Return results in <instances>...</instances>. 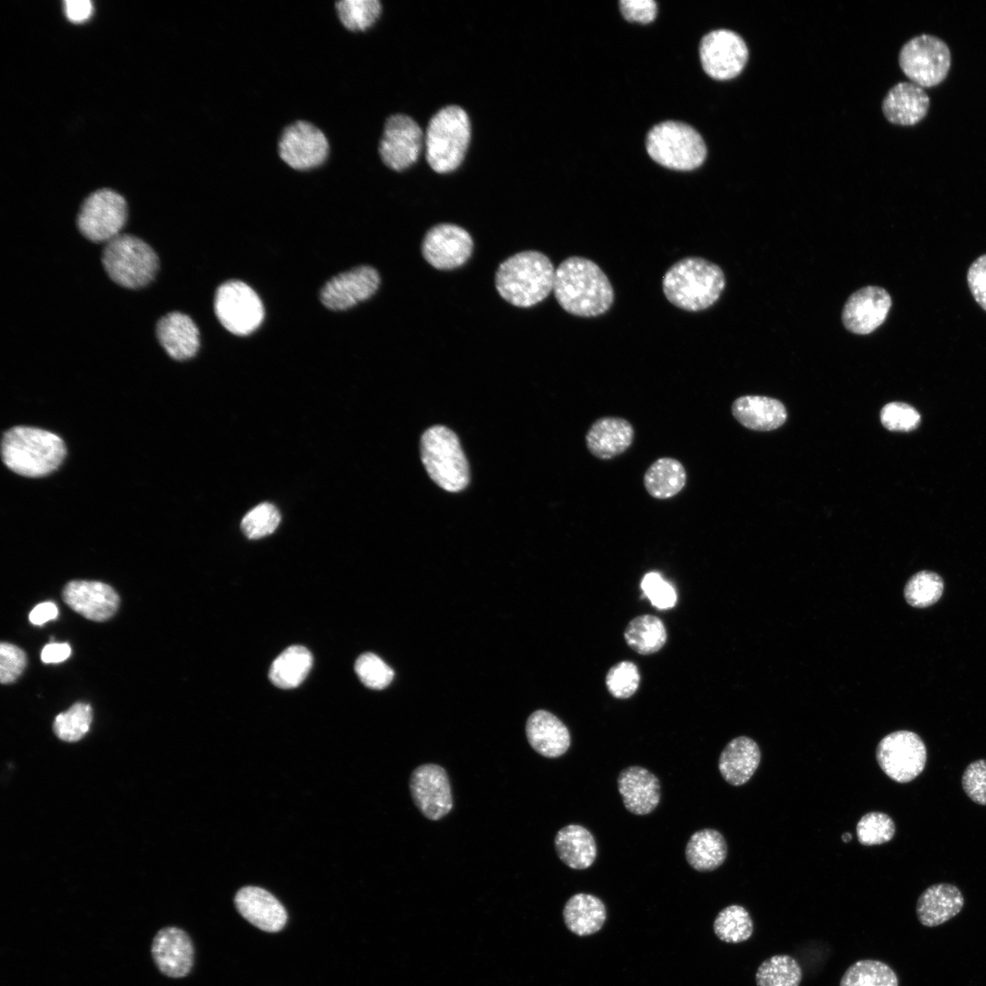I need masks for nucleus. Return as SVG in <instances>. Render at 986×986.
<instances>
[{"instance_id":"nucleus-1","label":"nucleus","mask_w":986,"mask_h":986,"mask_svg":"<svg viewBox=\"0 0 986 986\" xmlns=\"http://www.w3.org/2000/svg\"><path fill=\"white\" fill-rule=\"evenodd\" d=\"M554 296L568 313L593 318L610 309L614 303L613 286L602 268L589 258L573 256L556 268Z\"/></svg>"},{"instance_id":"nucleus-2","label":"nucleus","mask_w":986,"mask_h":986,"mask_svg":"<svg viewBox=\"0 0 986 986\" xmlns=\"http://www.w3.org/2000/svg\"><path fill=\"white\" fill-rule=\"evenodd\" d=\"M726 285L722 269L698 257H687L672 265L663 277L662 288L667 300L690 312L711 307Z\"/></svg>"},{"instance_id":"nucleus-3","label":"nucleus","mask_w":986,"mask_h":986,"mask_svg":"<svg viewBox=\"0 0 986 986\" xmlns=\"http://www.w3.org/2000/svg\"><path fill=\"white\" fill-rule=\"evenodd\" d=\"M554 267L540 251L517 253L498 267L496 288L509 303L521 308L532 307L553 291Z\"/></svg>"},{"instance_id":"nucleus-4","label":"nucleus","mask_w":986,"mask_h":986,"mask_svg":"<svg viewBox=\"0 0 986 986\" xmlns=\"http://www.w3.org/2000/svg\"><path fill=\"white\" fill-rule=\"evenodd\" d=\"M1 454L4 464L13 472L39 477L58 469L66 447L63 440L50 431L20 425L4 434Z\"/></svg>"},{"instance_id":"nucleus-5","label":"nucleus","mask_w":986,"mask_h":986,"mask_svg":"<svg viewBox=\"0 0 986 986\" xmlns=\"http://www.w3.org/2000/svg\"><path fill=\"white\" fill-rule=\"evenodd\" d=\"M470 121L460 107L441 109L430 120L425 136V156L436 173L456 170L464 160L470 141Z\"/></svg>"},{"instance_id":"nucleus-6","label":"nucleus","mask_w":986,"mask_h":986,"mask_svg":"<svg viewBox=\"0 0 986 986\" xmlns=\"http://www.w3.org/2000/svg\"><path fill=\"white\" fill-rule=\"evenodd\" d=\"M421 458L429 477L449 492L463 490L469 482L467 460L456 434L435 425L421 438Z\"/></svg>"},{"instance_id":"nucleus-7","label":"nucleus","mask_w":986,"mask_h":986,"mask_svg":"<svg viewBox=\"0 0 986 986\" xmlns=\"http://www.w3.org/2000/svg\"><path fill=\"white\" fill-rule=\"evenodd\" d=\"M645 147L655 162L677 171L694 170L707 156L701 135L691 126L675 121L655 125L646 135Z\"/></svg>"},{"instance_id":"nucleus-8","label":"nucleus","mask_w":986,"mask_h":986,"mask_svg":"<svg viewBox=\"0 0 986 986\" xmlns=\"http://www.w3.org/2000/svg\"><path fill=\"white\" fill-rule=\"evenodd\" d=\"M102 264L116 284L132 289L151 283L159 268L153 248L142 239L128 234H121L105 244Z\"/></svg>"},{"instance_id":"nucleus-9","label":"nucleus","mask_w":986,"mask_h":986,"mask_svg":"<svg viewBox=\"0 0 986 986\" xmlns=\"http://www.w3.org/2000/svg\"><path fill=\"white\" fill-rule=\"evenodd\" d=\"M280 160L291 170L299 173L315 171L326 164L330 154V143L326 133L316 124L297 120L288 124L278 140Z\"/></svg>"},{"instance_id":"nucleus-10","label":"nucleus","mask_w":986,"mask_h":986,"mask_svg":"<svg viewBox=\"0 0 986 986\" xmlns=\"http://www.w3.org/2000/svg\"><path fill=\"white\" fill-rule=\"evenodd\" d=\"M898 63L911 82L930 88L941 83L950 68L951 55L939 37L922 34L912 37L901 47Z\"/></svg>"},{"instance_id":"nucleus-11","label":"nucleus","mask_w":986,"mask_h":986,"mask_svg":"<svg viewBox=\"0 0 986 986\" xmlns=\"http://www.w3.org/2000/svg\"><path fill=\"white\" fill-rule=\"evenodd\" d=\"M214 308L220 323L237 336L254 332L261 325L265 313L257 292L236 279L226 281L218 287Z\"/></svg>"},{"instance_id":"nucleus-12","label":"nucleus","mask_w":986,"mask_h":986,"mask_svg":"<svg viewBox=\"0 0 986 986\" xmlns=\"http://www.w3.org/2000/svg\"><path fill=\"white\" fill-rule=\"evenodd\" d=\"M127 216L124 197L113 190L100 189L83 201L77 226L87 239L106 244L121 234Z\"/></svg>"},{"instance_id":"nucleus-13","label":"nucleus","mask_w":986,"mask_h":986,"mask_svg":"<svg viewBox=\"0 0 986 986\" xmlns=\"http://www.w3.org/2000/svg\"><path fill=\"white\" fill-rule=\"evenodd\" d=\"M882 771L893 781L906 783L925 769L927 748L923 740L910 730H897L885 736L876 750Z\"/></svg>"},{"instance_id":"nucleus-14","label":"nucleus","mask_w":986,"mask_h":986,"mask_svg":"<svg viewBox=\"0 0 986 986\" xmlns=\"http://www.w3.org/2000/svg\"><path fill=\"white\" fill-rule=\"evenodd\" d=\"M700 62L712 79L728 80L744 68L749 50L743 38L729 29H717L705 35L699 46Z\"/></svg>"},{"instance_id":"nucleus-15","label":"nucleus","mask_w":986,"mask_h":986,"mask_svg":"<svg viewBox=\"0 0 986 986\" xmlns=\"http://www.w3.org/2000/svg\"><path fill=\"white\" fill-rule=\"evenodd\" d=\"M423 142L424 135L419 125L406 115L394 114L383 125L378 153L386 167L401 172L416 162Z\"/></svg>"},{"instance_id":"nucleus-16","label":"nucleus","mask_w":986,"mask_h":986,"mask_svg":"<svg viewBox=\"0 0 986 986\" xmlns=\"http://www.w3.org/2000/svg\"><path fill=\"white\" fill-rule=\"evenodd\" d=\"M413 801L424 816L436 821L453 807L451 787L446 771L428 763L414 770L409 781Z\"/></svg>"},{"instance_id":"nucleus-17","label":"nucleus","mask_w":986,"mask_h":986,"mask_svg":"<svg viewBox=\"0 0 986 986\" xmlns=\"http://www.w3.org/2000/svg\"><path fill=\"white\" fill-rule=\"evenodd\" d=\"M473 246V239L467 230L453 224H439L425 234L422 254L435 268L453 269L467 261Z\"/></svg>"},{"instance_id":"nucleus-18","label":"nucleus","mask_w":986,"mask_h":986,"mask_svg":"<svg viewBox=\"0 0 986 986\" xmlns=\"http://www.w3.org/2000/svg\"><path fill=\"white\" fill-rule=\"evenodd\" d=\"M380 276L370 266H360L331 278L320 291L322 304L332 310H345L371 298L378 289Z\"/></svg>"},{"instance_id":"nucleus-19","label":"nucleus","mask_w":986,"mask_h":986,"mask_svg":"<svg viewBox=\"0 0 986 986\" xmlns=\"http://www.w3.org/2000/svg\"><path fill=\"white\" fill-rule=\"evenodd\" d=\"M891 305V297L885 288L864 287L854 292L844 303L843 324L855 334H869L884 323Z\"/></svg>"},{"instance_id":"nucleus-20","label":"nucleus","mask_w":986,"mask_h":986,"mask_svg":"<svg viewBox=\"0 0 986 986\" xmlns=\"http://www.w3.org/2000/svg\"><path fill=\"white\" fill-rule=\"evenodd\" d=\"M151 952L158 970L171 978L189 974L194 961V948L190 936L177 927L161 928L154 936Z\"/></svg>"},{"instance_id":"nucleus-21","label":"nucleus","mask_w":986,"mask_h":986,"mask_svg":"<svg viewBox=\"0 0 986 986\" xmlns=\"http://www.w3.org/2000/svg\"><path fill=\"white\" fill-rule=\"evenodd\" d=\"M62 596L75 612L98 622L110 618L120 603V597L111 586L95 581H71L64 587Z\"/></svg>"},{"instance_id":"nucleus-22","label":"nucleus","mask_w":986,"mask_h":986,"mask_svg":"<svg viewBox=\"0 0 986 986\" xmlns=\"http://www.w3.org/2000/svg\"><path fill=\"white\" fill-rule=\"evenodd\" d=\"M239 914L256 928L266 932H278L287 924L283 905L268 891L258 886H244L235 897Z\"/></svg>"},{"instance_id":"nucleus-23","label":"nucleus","mask_w":986,"mask_h":986,"mask_svg":"<svg viewBox=\"0 0 986 986\" xmlns=\"http://www.w3.org/2000/svg\"><path fill=\"white\" fill-rule=\"evenodd\" d=\"M617 787L625 809L636 815L652 813L661 798V786L658 778L641 766H630L617 778Z\"/></svg>"},{"instance_id":"nucleus-24","label":"nucleus","mask_w":986,"mask_h":986,"mask_svg":"<svg viewBox=\"0 0 986 986\" xmlns=\"http://www.w3.org/2000/svg\"><path fill=\"white\" fill-rule=\"evenodd\" d=\"M635 438L632 424L617 416H603L594 421L585 435L589 452L603 460L625 452Z\"/></svg>"},{"instance_id":"nucleus-25","label":"nucleus","mask_w":986,"mask_h":986,"mask_svg":"<svg viewBox=\"0 0 986 986\" xmlns=\"http://www.w3.org/2000/svg\"><path fill=\"white\" fill-rule=\"evenodd\" d=\"M929 108V97L924 89L911 81L899 82L886 93L882 110L886 119L896 125L912 126L922 121Z\"/></svg>"},{"instance_id":"nucleus-26","label":"nucleus","mask_w":986,"mask_h":986,"mask_svg":"<svg viewBox=\"0 0 986 986\" xmlns=\"http://www.w3.org/2000/svg\"><path fill=\"white\" fill-rule=\"evenodd\" d=\"M526 735L530 747L546 758L561 757L571 745V734L566 725L544 709L530 714L526 723Z\"/></svg>"},{"instance_id":"nucleus-27","label":"nucleus","mask_w":986,"mask_h":986,"mask_svg":"<svg viewBox=\"0 0 986 986\" xmlns=\"http://www.w3.org/2000/svg\"><path fill=\"white\" fill-rule=\"evenodd\" d=\"M157 339L167 354L177 361L194 357L200 345L199 330L186 314L170 312L157 322Z\"/></svg>"},{"instance_id":"nucleus-28","label":"nucleus","mask_w":986,"mask_h":986,"mask_svg":"<svg viewBox=\"0 0 986 986\" xmlns=\"http://www.w3.org/2000/svg\"><path fill=\"white\" fill-rule=\"evenodd\" d=\"M963 906L964 897L959 887L949 883H939L922 892L917 901L916 913L920 924L932 928L957 916Z\"/></svg>"},{"instance_id":"nucleus-29","label":"nucleus","mask_w":986,"mask_h":986,"mask_svg":"<svg viewBox=\"0 0 986 986\" xmlns=\"http://www.w3.org/2000/svg\"><path fill=\"white\" fill-rule=\"evenodd\" d=\"M760 760L758 744L750 738L740 736L730 740L723 749L719 758V770L727 782L740 786L752 777Z\"/></svg>"},{"instance_id":"nucleus-30","label":"nucleus","mask_w":986,"mask_h":986,"mask_svg":"<svg viewBox=\"0 0 986 986\" xmlns=\"http://www.w3.org/2000/svg\"><path fill=\"white\" fill-rule=\"evenodd\" d=\"M731 412L743 426L757 431L776 429L787 418L784 405L779 400L766 396L739 397L733 402Z\"/></svg>"},{"instance_id":"nucleus-31","label":"nucleus","mask_w":986,"mask_h":986,"mask_svg":"<svg viewBox=\"0 0 986 986\" xmlns=\"http://www.w3.org/2000/svg\"><path fill=\"white\" fill-rule=\"evenodd\" d=\"M554 845L559 858L572 869L590 867L597 855L593 835L580 824H568L560 829L555 836Z\"/></svg>"},{"instance_id":"nucleus-32","label":"nucleus","mask_w":986,"mask_h":986,"mask_svg":"<svg viewBox=\"0 0 986 986\" xmlns=\"http://www.w3.org/2000/svg\"><path fill=\"white\" fill-rule=\"evenodd\" d=\"M562 915L570 931L578 936H588L602 928L606 919V908L599 897L578 893L565 903Z\"/></svg>"},{"instance_id":"nucleus-33","label":"nucleus","mask_w":986,"mask_h":986,"mask_svg":"<svg viewBox=\"0 0 986 986\" xmlns=\"http://www.w3.org/2000/svg\"><path fill=\"white\" fill-rule=\"evenodd\" d=\"M728 854L724 836L717 830L705 828L695 832L686 846L688 865L698 872L713 871L720 866Z\"/></svg>"},{"instance_id":"nucleus-34","label":"nucleus","mask_w":986,"mask_h":986,"mask_svg":"<svg viewBox=\"0 0 986 986\" xmlns=\"http://www.w3.org/2000/svg\"><path fill=\"white\" fill-rule=\"evenodd\" d=\"M687 471L683 464L672 457L656 459L644 475V486L647 493L657 499H666L677 495L686 486Z\"/></svg>"},{"instance_id":"nucleus-35","label":"nucleus","mask_w":986,"mask_h":986,"mask_svg":"<svg viewBox=\"0 0 986 986\" xmlns=\"http://www.w3.org/2000/svg\"><path fill=\"white\" fill-rule=\"evenodd\" d=\"M312 663V655L306 647L291 645L273 661L269 669V679L280 688L296 687L305 679Z\"/></svg>"},{"instance_id":"nucleus-36","label":"nucleus","mask_w":986,"mask_h":986,"mask_svg":"<svg viewBox=\"0 0 986 986\" xmlns=\"http://www.w3.org/2000/svg\"><path fill=\"white\" fill-rule=\"evenodd\" d=\"M627 645L640 655L658 652L666 644V630L657 616L643 614L632 619L624 633Z\"/></svg>"},{"instance_id":"nucleus-37","label":"nucleus","mask_w":986,"mask_h":986,"mask_svg":"<svg viewBox=\"0 0 986 986\" xmlns=\"http://www.w3.org/2000/svg\"><path fill=\"white\" fill-rule=\"evenodd\" d=\"M337 18L348 32L362 34L379 20L383 6L379 0H340L334 2Z\"/></svg>"},{"instance_id":"nucleus-38","label":"nucleus","mask_w":986,"mask_h":986,"mask_svg":"<svg viewBox=\"0 0 986 986\" xmlns=\"http://www.w3.org/2000/svg\"><path fill=\"white\" fill-rule=\"evenodd\" d=\"M802 978L797 960L785 954L762 961L755 974L757 986H799Z\"/></svg>"},{"instance_id":"nucleus-39","label":"nucleus","mask_w":986,"mask_h":986,"mask_svg":"<svg viewBox=\"0 0 986 986\" xmlns=\"http://www.w3.org/2000/svg\"><path fill=\"white\" fill-rule=\"evenodd\" d=\"M840 986H898L896 972L876 960H860L844 973Z\"/></svg>"},{"instance_id":"nucleus-40","label":"nucleus","mask_w":986,"mask_h":986,"mask_svg":"<svg viewBox=\"0 0 986 986\" xmlns=\"http://www.w3.org/2000/svg\"><path fill=\"white\" fill-rule=\"evenodd\" d=\"M713 929L716 936L722 941L740 943L751 937L753 921L745 907L730 905L718 914L714 920Z\"/></svg>"},{"instance_id":"nucleus-41","label":"nucleus","mask_w":986,"mask_h":986,"mask_svg":"<svg viewBox=\"0 0 986 986\" xmlns=\"http://www.w3.org/2000/svg\"><path fill=\"white\" fill-rule=\"evenodd\" d=\"M944 582L937 572L920 571L912 575L904 588V597L908 604L916 608H926L935 604L942 596Z\"/></svg>"},{"instance_id":"nucleus-42","label":"nucleus","mask_w":986,"mask_h":986,"mask_svg":"<svg viewBox=\"0 0 986 986\" xmlns=\"http://www.w3.org/2000/svg\"><path fill=\"white\" fill-rule=\"evenodd\" d=\"M91 721L92 710L90 706L78 702L55 718L53 730L62 740L77 741L88 732Z\"/></svg>"},{"instance_id":"nucleus-43","label":"nucleus","mask_w":986,"mask_h":986,"mask_svg":"<svg viewBox=\"0 0 986 986\" xmlns=\"http://www.w3.org/2000/svg\"><path fill=\"white\" fill-rule=\"evenodd\" d=\"M896 825L893 819L886 813L871 812L859 820L856 825V834L860 844L864 845L882 844L889 842L895 835Z\"/></svg>"},{"instance_id":"nucleus-44","label":"nucleus","mask_w":986,"mask_h":986,"mask_svg":"<svg viewBox=\"0 0 986 986\" xmlns=\"http://www.w3.org/2000/svg\"><path fill=\"white\" fill-rule=\"evenodd\" d=\"M279 522L278 509L270 503H261L244 516L241 529L248 539L257 540L274 532Z\"/></svg>"},{"instance_id":"nucleus-45","label":"nucleus","mask_w":986,"mask_h":986,"mask_svg":"<svg viewBox=\"0 0 986 986\" xmlns=\"http://www.w3.org/2000/svg\"><path fill=\"white\" fill-rule=\"evenodd\" d=\"M640 674L637 666L630 661H621L607 672L605 685L610 694L621 699L632 697L638 688Z\"/></svg>"},{"instance_id":"nucleus-46","label":"nucleus","mask_w":986,"mask_h":986,"mask_svg":"<svg viewBox=\"0 0 986 986\" xmlns=\"http://www.w3.org/2000/svg\"><path fill=\"white\" fill-rule=\"evenodd\" d=\"M360 680L372 689L385 688L393 678V670L378 656L372 653L361 655L354 665Z\"/></svg>"},{"instance_id":"nucleus-47","label":"nucleus","mask_w":986,"mask_h":986,"mask_svg":"<svg viewBox=\"0 0 986 986\" xmlns=\"http://www.w3.org/2000/svg\"><path fill=\"white\" fill-rule=\"evenodd\" d=\"M641 588L644 596L647 597L652 605L659 610L670 609L677 603V593L674 587L664 580L659 572L646 573L642 579Z\"/></svg>"},{"instance_id":"nucleus-48","label":"nucleus","mask_w":986,"mask_h":986,"mask_svg":"<svg viewBox=\"0 0 986 986\" xmlns=\"http://www.w3.org/2000/svg\"><path fill=\"white\" fill-rule=\"evenodd\" d=\"M882 425L891 431H911L919 422L920 415L912 406L899 402L886 404L880 413Z\"/></svg>"},{"instance_id":"nucleus-49","label":"nucleus","mask_w":986,"mask_h":986,"mask_svg":"<svg viewBox=\"0 0 986 986\" xmlns=\"http://www.w3.org/2000/svg\"><path fill=\"white\" fill-rule=\"evenodd\" d=\"M961 785L972 802L986 805V760H976L966 767L961 777Z\"/></svg>"},{"instance_id":"nucleus-50","label":"nucleus","mask_w":986,"mask_h":986,"mask_svg":"<svg viewBox=\"0 0 986 986\" xmlns=\"http://www.w3.org/2000/svg\"><path fill=\"white\" fill-rule=\"evenodd\" d=\"M26 665V653L10 643L0 645V681L2 684L15 682Z\"/></svg>"},{"instance_id":"nucleus-51","label":"nucleus","mask_w":986,"mask_h":986,"mask_svg":"<svg viewBox=\"0 0 986 986\" xmlns=\"http://www.w3.org/2000/svg\"><path fill=\"white\" fill-rule=\"evenodd\" d=\"M619 5L623 16L631 22L646 24L656 16L657 4L653 0H622Z\"/></svg>"},{"instance_id":"nucleus-52","label":"nucleus","mask_w":986,"mask_h":986,"mask_svg":"<svg viewBox=\"0 0 986 986\" xmlns=\"http://www.w3.org/2000/svg\"><path fill=\"white\" fill-rule=\"evenodd\" d=\"M967 281L974 299L986 310V254L972 262L968 270Z\"/></svg>"},{"instance_id":"nucleus-53","label":"nucleus","mask_w":986,"mask_h":986,"mask_svg":"<svg viewBox=\"0 0 986 986\" xmlns=\"http://www.w3.org/2000/svg\"><path fill=\"white\" fill-rule=\"evenodd\" d=\"M64 9L67 17L73 22L87 20L92 13V4L89 0H66Z\"/></svg>"},{"instance_id":"nucleus-54","label":"nucleus","mask_w":986,"mask_h":986,"mask_svg":"<svg viewBox=\"0 0 986 986\" xmlns=\"http://www.w3.org/2000/svg\"><path fill=\"white\" fill-rule=\"evenodd\" d=\"M71 648L67 643H49L41 651V660L46 664L60 663L68 658Z\"/></svg>"},{"instance_id":"nucleus-55","label":"nucleus","mask_w":986,"mask_h":986,"mask_svg":"<svg viewBox=\"0 0 986 986\" xmlns=\"http://www.w3.org/2000/svg\"><path fill=\"white\" fill-rule=\"evenodd\" d=\"M58 610L52 602H45L36 605L29 614V621L36 625H41L58 617Z\"/></svg>"},{"instance_id":"nucleus-56","label":"nucleus","mask_w":986,"mask_h":986,"mask_svg":"<svg viewBox=\"0 0 986 986\" xmlns=\"http://www.w3.org/2000/svg\"><path fill=\"white\" fill-rule=\"evenodd\" d=\"M842 839L845 843L850 842L851 839H852V834L850 833H845V834H843Z\"/></svg>"}]
</instances>
